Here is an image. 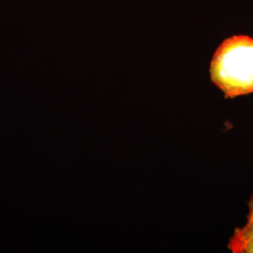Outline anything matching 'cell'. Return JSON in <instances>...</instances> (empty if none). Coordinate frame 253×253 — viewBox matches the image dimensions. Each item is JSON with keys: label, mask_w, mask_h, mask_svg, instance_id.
Returning a JSON list of instances; mask_svg holds the SVG:
<instances>
[{"label": "cell", "mask_w": 253, "mask_h": 253, "mask_svg": "<svg viewBox=\"0 0 253 253\" xmlns=\"http://www.w3.org/2000/svg\"><path fill=\"white\" fill-rule=\"evenodd\" d=\"M247 218L248 220L253 219V195L249 202V213H248Z\"/></svg>", "instance_id": "cell-3"}, {"label": "cell", "mask_w": 253, "mask_h": 253, "mask_svg": "<svg viewBox=\"0 0 253 253\" xmlns=\"http://www.w3.org/2000/svg\"><path fill=\"white\" fill-rule=\"evenodd\" d=\"M228 249L234 253H253V219L242 228H236Z\"/></svg>", "instance_id": "cell-2"}, {"label": "cell", "mask_w": 253, "mask_h": 253, "mask_svg": "<svg viewBox=\"0 0 253 253\" xmlns=\"http://www.w3.org/2000/svg\"><path fill=\"white\" fill-rule=\"evenodd\" d=\"M210 78L227 99L253 93V39L228 38L217 47L210 64Z\"/></svg>", "instance_id": "cell-1"}]
</instances>
